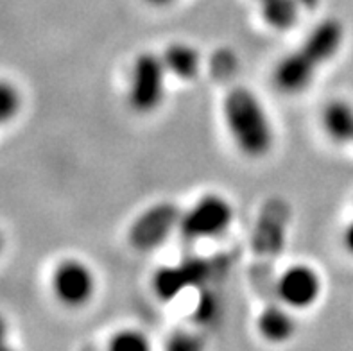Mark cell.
Listing matches in <instances>:
<instances>
[{
	"label": "cell",
	"instance_id": "obj_1",
	"mask_svg": "<svg viewBox=\"0 0 353 351\" xmlns=\"http://www.w3.org/2000/svg\"><path fill=\"white\" fill-rule=\"evenodd\" d=\"M345 41V27L336 18H327L314 27L298 49L287 54L274 68L273 79L283 94H300L312 83L314 76L330 61Z\"/></svg>",
	"mask_w": 353,
	"mask_h": 351
},
{
	"label": "cell",
	"instance_id": "obj_2",
	"mask_svg": "<svg viewBox=\"0 0 353 351\" xmlns=\"http://www.w3.org/2000/svg\"><path fill=\"white\" fill-rule=\"evenodd\" d=\"M224 119L242 154L262 158L271 151L274 142L273 126L262 103L251 90L244 86L230 90L224 99Z\"/></svg>",
	"mask_w": 353,
	"mask_h": 351
},
{
	"label": "cell",
	"instance_id": "obj_3",
	"mask_svg": "<svg viewBox=\"0 0 353 351\" xmlns=\"http://www.w3.org/2000/svg\"><path fill=\"white\" fill-rule=\"evenodd\" d=\"M165 63L157 54L143 52L134 59L128 92L133 112L149 115L161 106L165 99Z\"/></svg>",
	"mask_w": 353,
	"mask_h": 351
},
{
	"label": "cell",
	"instance_id": "obj_4",
	"mask_svg": "<svg viewBox=\"0 0 353 351\" xmlns=\"http://www.w3.org/2000/svg\"><path fill=\"white\" fill-rule=\"evenodd\" d=\"M233 208L228 201L215 194L201 197L187 214L181 215L179 232L187 240L210 239L226 232L232 224Z\"/></svg>",
	"mask_w": 353,
	"mask_h": 351
},
{
	"label": "cell",
	"instance_id": "obj_5",
	"mask_svg": "<svg viewBox=\"0 0 353 351\" xmlns=\"http://www.w3.org/2000/svg\"><path fill=\"white\" fill-rule=\"evenodd\" d=\"M181 212L172 203H160L145 210L130 230V242L139 251H151L169 239V235L179 228Z\"/></svg>",
	"mask_w": 353,
	"mask_h": 351
},
{
	"label": "cell",
	"instance_id": "obj_6",
	"mask_svg": "<svg viewBox=\"0 0 353 351\" xmlns=\"http://www.w3.org/2000/svg\"><path fill=\"white\" fill-rule=\"evenodd\" d=\"M52 290L67 307H83L95 292V276L86 263L68 258L52 272Z\"/></svg>",
	"mask_w": 353,
	"mask_h": 351
},
{
	"label": "cell",
	"instance_id": "obj_7",
	"mask_svg": "<svg viewBox=\"0 0 353 351\" xmlns=\"http://www.w3.org/2000/svg\"><path fill=\"white\" fill-rule=\"evenodd\" d=\"M276 292L285 307L307 308L318 301L321 294V280L312 267L292 265L280 276Z\"/></svg>",
	"mask_w": 353,
	"mask_h": 351
},
{
	"label": "cell",
	"instance_id": "obj_8",
	"mask_svg": "<svg viewBox=\"0 0 353 351\" xmlns=\"http://www.w3.org/2000/svg\"><path fill=\"white\" fill-rule=\"evenodd\" d=\"M208 272H210V263L203 260H190L181 265L163 267L154 276V290L158 298L169 301L190 285L199 283Z\"/></svg>",
	"mask_w": 353,
	"mask_h": 351
},
{
	"label": "cell",
	"instance_id": "obj_9",
	"mask_svg": "<svg viewBox=\"0 0 353 351\" xmlns=\"http://www.w3.org/2000/svg\"><path fill=\"white\" fill-rule=\"evenodd\" d=\"M321 122L325 133L337 143L353 142V104L345 99L330 101L323 108Z\"/></svg>",
	"mask_w": 353,
	"mask_h": 351
},
{
	"label": "cell",
	"instance_id": "obj_10",
	"mask_svg": "<svg viewBox=\"0 0 353 351\" xmlns=\"http://www.w3.org/2000/svg\"><path fill=\"white\" fill-rule=\"evenodd\" d=\"M161 59L165 63L167 72L185 81L194 79L201 68V56L194 47L187 43L169 45Z\"/></svg>",
	"mask_w": 353,
	"mask_h": 351
},
{
	"label": "cell",
	"instance_id": "obj_11",
	"mask_svg": "<svg viewBox=\"0 0 353 351\" xmlns=\"http://www.w3.org/2000/svg\"><path fill=\"white\" fill-rule=\"evenodd\" d=\"M259 330L269 343H285L294 335L296 321L283 307H268L259 317Z\"/></svg>",
	"mask_w": 353,
	"mask_h": 351
},
{
	"label": "cell",
	"instance_id": "obj_12",
	"mask_svg": "<svg viewBox=\"0 0 353 351\" xmlns=\"http://www.w3.org/2000/svg\"><path fill=\"white\" fill-rule=\"evenodd\" d=\"M264 22L276 31H289L298 22L300 2L298 0H256Z\"/></svg>",
	"mask_w": 353,
	"mask_h": 351
},
{
	"label": "cell",
	"instance_id": "obj_13",
	"mask_svg": "<svg viewBox=\"0 0 353 351\" xmlns=\"http://www.w3.org/2000/svg\"><path fill=\"white\" fill-rule=\"evenodd\" d=\"M22 108V95L9 81L0 79V128L9 124Z\"/></svg>",
	"mask_w": 353,
	"mask_h": 351
},
{
	"label": "cell",
	"instance_id": "obj_14",
	"mask_svg": "<svg viewBox=\"0 0 353 351\" xmlns=\"http://www.w3.org/2000/svg\"><path fill=\"white\" fill-rule=\"evenodd\" d=\"M108 348L112 351H145L149 350V341L137 330H122L113 335Z\"/></svg>",
	"mask_w": 353,
	"mask_h": 351
},
{
	"label": "cell",
	"instance_id": "obj_15",
	"mask_svg": "<svg viewBox=\"0 0 353 351\" xmlns=\"http://www.w3.org/2000/svg\"><path fill=\"white\" fill-rule=\"evenodd\" d=\"M201 346V344L197 343L196 337H192V335H187V334H181V335H176L172 341L169 343V348L170 350H197V348Z\"/></svg>",
	"mask_w": 353,
	"mask_h": 351
},
{
	"label": "cell",
	"instance_id": "obj_16",
	"mask_svg": "<svg viewBox=\"0 0 353 351\" xmlns=\"http://www.w3.org/2000/svg\"><path fill=\"white\" fill-rule=\"evenodd\" d=\"M9 346V328L8 323L0 316V350H6Z\"/></svg>",
	"mask_w": 353,
	"mask_h": 351
},
{
	"label": "cell",
	"instance_id": "obj_17",
	"mask_svg": "<svg viewBox=\"0 0 353 351\" xmlns=\"http://www.w3.org/2000/svg\"><path fill=\"white\" fill-rule=\"evenodd\" d=\"M343 242H345V248L348 249V253L353 254V221L346 226L345 235H343Z\"/></svg>",
	"mask_w": 353,
	"mask_h": 351
},
{
	"label": "cell",
	"instance_id": "obj_18",
	"mask_svg": "<svg viewBox=\"0 0 353 351\" xmlns=\"http://www.w3.org/2000/svg\"><path fill=\"white\" fill-rule=\"evenodd\" d=\"M298 2H300L301 8L305 9H314L319 4V0H298Z\"/></svg>",
	"mask_w": 353,
	"mask_h": 351
},
{
	"label": "cell",
	"instance_id": "obj_19",
	"mask_svg": "<svg viewBox=\"0 0 353 351\" xmlns=\"http://www.w3.org/2000/svg\"><path fill=\"white\" fill-rule=\"evenodd\" d=\"M145 2L151 6H157V8H161V6L172 4V2H176V0H145Z\"/></svg>",
	"mask_w": 353,
	"mask_h": 351
},
{
	"label": "cell",
	"instance_id": "obj_20",
	"mask_svg": "<svg viewBox=\"0 0 353 351\" xmlns=\"http://www.w3.org/2000/svg\"><path fill=\"white\" fill-rule=\"evenodd\" d=\"M2 248H4V237L0 233V253H2Z\"/></svg>",
	"mask_w": 353,
	"mask_h": 351
}]
</instances>
